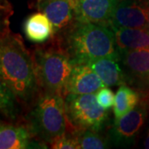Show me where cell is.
<instances>
[{"label":"cell","mask_w":149,"mask_h":149,"mask_svg":"<svg viewBox=\"0 0 149 149\" xmlns=\"http://www.w3.org/2000/svg\"><path fill=\"white\" fill-rule=\"evenodd\" d=\"M0 77L13 92L23 113L40 94L34 60L22 37L10 32L0 38Z\"/></svg>","instance_id":"6da1fadb"},{"label":"cell","mask_w":149,"mask_h":149,"mask_svg":"<svg viewBox=\"0 0 149 149\" xmlns=\"http://www.w3.org/2000/svg\"><path fill=\"white\" fill-rule=\"evenodd\" d=\"M50 41L63 49L74 64H87L104 57L118 58L113 30L99 23L77 21L63 35Z\"/></svg>","instance_id":"7a4b0ae2"},{"label":"cell","mask_w":149,"mask_h":149,"mask_svg":"<svg viewBox=\"0 0 149 149\" xmlns=\"http://www.w3.org/2000/svg\"><path fill=\"white\" fill-rule=\"evenodd\" d=\"M23 119L36 140L51 146L67 130L64 97L40 92L32 107L23 113Z\"/></svg>","instance_id":"3957f363"},{"label":"cell","mask_w":149,"mask_h":149,"mask_svg":"<svg viewBox=\"0 0 149 149\" xmlns=\"http://www.w3.org/2000/svg\"><path fill=\"white\" fill-rule=\"evenodd\" d=\"M40 92L65 98L74 62L63 49L52 41L36 46L32 52Z\"/></svg>","instance_id":"277c9868"},{"label":"cell","mask_w":149,"mask_h":149,"mask_svg":"<svg viewBox=\"0 0 149 149\" xmlns=\"http://www.w3.org/2000/svg\"><path fill=\"white\" fill-rule=\"evenodd\" d=\"M65 109L67 119V130L75 133L80 130L105 131L111 119L109 111L97 102L95 93L65 96Z\"/></svg>","instance_id":"5b68a950"},{"label":"cell","mask_w":149,"mask_h":149,"mask_svg":"<svg viewBox=\"0 0 149 149\" xmlns=\"http://www.w3.org/2000/svg\"><path fill=\"white\" fill-rule=\"evenodd\" d=\"M149 116V100L142 95L139 103L131 111L118 119L111 121L106 133L112 147L129 148L134 145L146 125Z\"/></svg>","instance_id":"8992f818"},{"label":"cell","mask_w":149,"mask_h":149,"mask_svg":"<svg viewBox=\"0 0 149 149\" xmlns=\"http://www.w3.org/2000/svg\"><path fill=\"white\" fill-rule=\"evenodd\" d=\"M125 84L133 87L142 95H149V49L118 51Z\"/></svg>","instance_id":"52a82bcc"},{"label":"cell","mask_w":149,"mask_h":149,"mask_svg":"<svg viewBox=\"0 0 149 149\" xmlns=\"http://www.w3.org/2000/svg\"><path fill=\"white\" fill-rule=\"evenodd\" d=\"M149 0H118L110 28H147Z\"/></svg>","instance_id":"ba28073f"},{"label":"cell","mask_w":149,"mask_h":149,"mask_svg":"<svg viewBox=\"0 0 149 149\" xmlns=\"http://www.w3.org/2000/svg\"><path fill=\"white\" fill-rule=\"evenodd\" d=\"M37 9L43 13L52 22L53 27L52 38L61 37L77 22L74 0L38 1Z\"/></svg>","instance_id":"9c48e42d"},{"label":"cell","mask_w":149,"mask_h":149,"mask_svg":"<svg viewBox=\"0 0 149 149\" xmlns=\"http://www.w3.org/2000/svg\"><path fill=\"white\" fill-rule=\"evenodd\" d=\"M37 145L46 146L33 137L23 118L16 121L0 120V149H24Z\"/></svg>","instance_id":"30bf717a"},{"label":"cell","mask_w":149,"mask_h":149,"mask_svg":"<svg viewBox=\"0 0 149 149\" xmlns=\"http://www.w3.org/2000/svg\"><path fill=\"white\" fill-rule=\"evenodd\" d=\"M118 0H74L77 21L109 27Z\"/></svg>","instance_id":"8fae6325"},{"label":"cell","mask_w":149,"mask_h":149,"mask_svg":"<svg viewBox=\"0 0 149 149\" xmlns=\"http://www.w3.org/2000/svg\"><path fill=\"white\" fill-rule=\"evenodd\" d=\"M104 86L100 76L89 65L74 64L66 85L65 95L67 94H93Z\"/></svg>","instance_id":"7c38bea8"},{"label":"cell","mask_w":149,"mask_h":149,"mask_svg":"<svg viewBox=\"0 0 149 149\" xmlns=\"http://www.w3.org/2000/svg\"><path fill=\"white\" fill-rule=\"evenodd\" d=\"M23 31L28 41L37 44L47 42L53 35L52 22L42 12L27 17L23 24Z\"/></svg>","instance_id":"4fadbf2b"},{"label":"cell","mask_w":149,"mask_h":149,"mask_svg":"<svg viewBox=\"0 0 149 149\" xmlns=\"http://www.w3.org/2000/svg\"><path fill=\"white\" fill-rule=\"evenodd\" d=\"M87 64L100 76L104 86L114 87L125 84L123 71L118 58L104 57Z\"/></svg>","instance_id":"5bb4252c"},{"label":"cell","mask_w":149,"mask_h":149,"mask_svg":"<svg viewBox=\"0 0 149 149\" xmlns=\"http://www.w3.org/2000/svg\"><path fill=\"white\" fill-rule=\"evenodd\" d=\"M118 50L149 49V31L147 28H111Z\"/></svg>","instance_id":"9a60e30c"},{"label":"cell","mask_w":149,"mask_h":149,"mask_svg":"<svg viewBox=\"0 0 149 149\" xmlns=\"http://www.w3.org/2000/svg\"><path fill=\"white\" fill-rule=\"evenodd\" d=\"M0 113L7 120L16 122L23 118V109L17 97L0 77Z\"/></svg>","instance_id":"2e32d148"},{"label":"cell","mask_w":149,"mask_h":149,"mask_svg":"<svg viewBox=\"0 0 149 149\" xmlns=\"http://www.w3.org/2000/svg\"><path fill=\"white\" fill-rule=\"evenodd\" d=\"M142 95L129 85H119L113 105V118L118 119L127 113L131 111L140 101Z\"/></svg>","instance_id":"e0dca14e"},{"label":"cell","mask_w":149,"mask_h":149,"mask_svg":"<svg viewBox=\"0 0 149 149\" xmlns=\"http://www.w3.org/2000/svg\"><path fill=\"white\" fill-rule=\"evenodd\" d=\"M80 148L105 149L111 147L107 133L94 130H80L75 133Z\"/></svg>","instance_id":"ac0fdd59"},{"label":"cell","mask_w":149,"mask_h":149,"mask_svg":"<svg viewBox=\"0 0 149 149\" xmlns=\"http://www.w3.org/2000/svg\"><path fill=\"white\" fill-rule=\"evenodd\" d=\"M54 149H80L78 140L75 134L66 131L54 141L50 146Z\"/></svg>","instance_id":"d6986e66"},{"label":"cell","mask_w":149,"mask_h":149,"mask_svg":"<svg viewBox=\"0 0 149 149\" xmlns=\"http://www.w3.org/2000/svg\"><path fill=\"white\" fill-rule=\"evenodd\" d=\"M96 100L99 104L104 109L109 110L114 105L115 96L113 92L107 86H104L96 92Z\"/></svg>","instance_id":"ffe728a7"},{"label":"cell","mask_w":149,"mask_h":149,"mask_svg":"<svg viewBox=\"0 0 149 149\" xmlns=\"http://www.w3.org/2000/svg\"><path fill=\"white\" fill-rule=\"evenodd\" d=\"M13 14V8H0V38L10 32V17Z\"/></svg>","instance_id":"44dd1931"},{"label":"cell","mask_w":149,"mask_h":149,"mask_svg":"<svg viewBox=\"0 0 149 149\" xmlns=\"http://www.w3.org/2000/svg\"><path fill=\"white\" fill-rule=\"evenodd\" d=\"M143 147L145 148L149 149V128L147 130V133H146V136H145V139H144Z\"/></svg>","instance_id":"7402d4cb"},{"label":"cell","mask_w":149,"mask_h":149,"mask_svg":"<svg viewBox=\"0 0 149 149\" xmlns=\"http://www.w3.org/2000/svg\"><path fill=\"white\" fill-rule=\"evenodd\" d=\"M0 8H13L8 0H0Z\"/></svg>","instance_id":"603a6c76"},{"label":"cell","mask_w":149,"mask_h":149,"mask_svg":"<svg viewBox=\"0 0 149 149\" xmlns=\"http://www.w3.org/2000/svg\"><path fill=\"white\" fill-rule=\"evenodd\" d=\"M148 30L149 31V7H148Z\"/></svg>","instance_id":"cb8c5ba5"},{"label":"cell","mask_w":149,"mask_h":149,"mask_svg":"<svg viewBox=\"0 0 149 149\" xmlns=\"http://www.w3.org/2000/svg\"><path fill=\"white\" fill-rule=\"evenodd\" d=\"M144 96H146V97H147V98L148 99V100H149V95H144Z\"/></svg>","instance_id":"d4e9b609"},{"label":"cell","mask_w":149,"mask_h":149,"mask_svg":"<svg viewBox=\"0 0 149 149\" xmlns=\"http://www.w3.org/2000/svg\"><path fill=\"white\" fill-rule=\"evenodd\" d=\"M38 1H42V0H38Z\"/></svg>","instance_id":"484cf974"}]
</instances>
